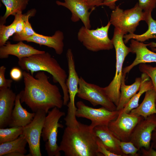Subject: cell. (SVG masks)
Masks as SVG:
<instances>
[{
  "instance_id": "ac0fdd59",
  "label": "cell",
  "mask_w": 156,
  "mask_h": 156,
  "mask_svg": "<svg viewBox=\"0 0 156 156\" xmlns=\"http://www.w3.org/2000/svg\"><path fill=\"white\" fill-rule=\"evenodd\" d=\"M93 131L108 151L118 156H127L122 151L120 146V140L107 126H96L94 128Z\"/></svg>"
},
{
  "instance_id": "7c38bea8",
  "label": "cell",
  "mask_w": 156,
  "mask_h": 156,
  "mask_svg": "<svg viewBox=\"0 0 156 156\" xmlns=\"http://www.w3.org/2000/svg\"><path fill=\"white\" fill-rule=\"evenodd\" d=\"M144 118L142 116L127 113L122 109L117 118L110 121L107 126L121 141L130 142L135 127Z\"/></svg>"
},
{
  "instance_id": "1f68e13d",
  "label": "cell",
  "mask_w": 156,
  "mask_h": 156,
  "mask_svg": "<svg viewBox=\"0 0 156 156\" xmlns=\"http://www.w3.org/2000/svg\"><path fill=\"white\" fill-rule=\"evenodd\" d=\"M138 5L143 11L148 14H151L156 7V0H138Z\"/></svg>"
},
{
  "instance_id": "e0dca14e",
  "label": "cell",
  "mask_w": 156,
  "mask_h": 156,
  "mask_svg": "<svg viewBox=\"0 0 156 156\" xmlns=\"http://www.w3.org/2000/svg\"><path fill=\"white\" fill-rule=\"evenodd\" d=\"M44 52L36 49L31 45L23 43V41H19L15 44H12L8 41L5 45L0 47V58H7L10 55H11L16 57L19 60Z\"/></svg>"
},
{
  "instance_id": "b9f144b4",
  "label": "cell",
  "mask_w": 156,
  "mask_h": 156,
  "mask_svg": "<svg viewBox=\"0 0 156 156\" xmlns=\"http://www.w3.org/2000/svg\"><path fill=\"white\" fill-rule=\"evenodd\" d=\"M148 46L150 47L152 50L156 51V42H151L148 44Z\"/></svg>"
},
{
  "instance_id": "ba28073f",
  "label": "cell",
  "mask_w": 156,
  "mask_h": 156,
  "mask_svg": "<svg viewBox=\"0 0 156 156\" xmlns=\"http://www.w3.org/2000/svg\"><path fill=\"white\" fill-rule=\"evenodd\" d=\"M66 57L68 68V77L66 85L68 90L69 100L67 105V114L64 119L66 126H72L76 125L79 122L76 118L77 108L75 104V99L78 92L79 77L75 69L74 55L71 49L67 50Z\"/></svg>"
},
{
  "instance_id": "74e56055",
  "label": "cell",
  "mask_w": 156,
  "mask_h": 156,
  "mask_svg": "<svg viewBox=\"0 0 156 156\" xmlns=\"http://www.w3.org/2000/svg\"><path fill=\"white\" fill-rule=\"evenodd\" d=\"M119 0H104L100 4V6H106L108 7L111 10H114L116 8V2Z\"/></svg>"
},
{
  "instance_id": "d4e9b609",
  "label": "cell",
  "mask_w": 156,
  "mask_h": 156,
  "mask_svg": "<svg viewBox=\"0 0 156 156\" xmlns=\"http://www.w3.org/2000/svg\"><path fill=\"white\" fill-rule=\"evenodd\" d=\"M1 1L6 8L4 14L0 19V25H3L10 16H14L17 13H22L28 5L29 0H1Z\"/></svg>"
},
{
  "instance_id": "e575fe53",
  "label": "cell",
  "mask_w": 156,
  "mask_h": 156,
  "mask_svg": "<svg viewBox=\"0 0 156 156\" xmlns=\"http://www.w3.org/2000/svg\"><path fill=\"white\" fill-rule=\"evenodd\" d=\"M96 143L97 152L105 156H118L108 151L105 147L100 139L97 137Z\"/></svg>"
},
{
  "instance_id": "4fadbf2b",
  "label": "cell",
  "mask_w": 156,
  "mask_h": 156,
  "mask_svg": "<svg viewBox=\"0 0 156 156\" xmlns=\"http://www.w3.org/2000/svg\"><path fill=\"white\" fill-rule=\"evenodd\" d=\"M156 128V114L143 118L135 127L130 142L140 150L142 148L149 149L151 146L152 133Z\"/></svg>"
},
{
  "instance_id": "7a4b0ae2",
  "label": "cell",
  "mask_w": 156,
  "mask_h": 156,
  "mask_svg": "<svg viewBox=\"0 0 156 156\" xmlns=\"http://www.w3.org/2000/svg\"><path fill=\"white\" fill-rule=\"evenodd\" d=\"M97 137L90 125L79 122L65 129L59 146L66 156H103L97 151Z\"/></svg>"
},
{
  "instance_id": "44dd1931",
  "label": "cell",
  "mask_w": 156,
  "mask_h": 156,
  "mask_svg": "<svg viewBox=\"0 0 156 156\" xmlns=\"http://www.w3.org/2000/svg\"><path fill=\"white\" fill-rule=\"evenodd\" d=\"M156 93L153 88L145 92L144 98L142 103L136 108L132 110L129 114L142 116L144 119L156 114Z\"/></svg>"
},
{
  "instance_id": "9a60e30c",
  "label": "cell",
  "mask_w": 156,
  "mask_h": 156,
  "mask_svg": "<svg viewBox=\"0 0 156 156\" xmlns=\"http://www.w3.org/2000/svg\"><path fill=\"white\" fill-rule=\"evenodd\" d=\"M148 44H144L131 39L130 44L131 52L135 53L136 57L129 65L123 68V74L126 75L135 66L142 63L156 62V53L148 49Z\"/></svg>"
},
{
  "instance_id": "f546056e",
  "label": "cell",
  "mask_w": 156,
  "mask_h": 156,
  "mask_svg": "<svg viewBox=\"0 0 156 156\" xmlns=\"http://www.w3.org/2000/svg\"><path fill=\"white\" fill-rule=\"evenodd\" d=\"M140 71L146 74L151 80L156 93V66L153 67L146 63L140 64L139 67Z\"/></svg>"
},
{
  "instance_id": "2e32d148",
  "label": "cell",
  "mask_w": 156,
  "mask_h": 156,
  "mask_svg": "<svg viewBox=\"0 0 156 156\" xmlns=\"http://www.w3.org/2000/svg\"><path fill=\"white\" fill-rule=\"evenodd\" d=\"M16 96L10 88H0V128L8 125Z\"/></svg>"
},
{
  "instance_id": "6da1fadb",
  "label": "cell",
  "mask_w": 156,
  "mask_h": 156,
  "mask_svg": "<svg viewBox=\"0 0 156 156\" xmlns=\"http://www.w3.org/2000/svg\"><path fill=\"white\" fill-rule=\"evenodd\" d=\"M23 74L24 88L19 93L21 103L34 112L40 110L47 114L51 108L62 107L63 100L59 89L50 82L44 71L38 72L34 77L26 71Z\"/></svg>"
},
{
  "instance_id": "836d02e7",
  "label": "cell",
  "mask_w": 156,
  "mask_h": 156,
  "mask_svg": "<svg viewBox=\"0 0 156 156\" xmlns=\"http://www.w3.org/2000/svg\"><path fill=\"white\" fill-rule=\"evenodd\" d=\"M6 68L4 66L0 67V88H10L13 82L12 79H7L5 74Z\"/></svg>"
},
{
  "instance_id": "4dcf8cb0",
  "label": "cell",
  "mask_w": 156,
  "mask_h": 156,
  "mask_svg": "<svg viewBox=\"0 0 156 156\" xmlns=\"http://www.w3.org/2000/svg\"><path fill=\"white\" fill-rule=\"evenodd\" d=\"M120 146L123 153L127 156L128 155L138 156L140 154L137 153L140 150L137 148L131 142L120 141Z\"/></svg>"
},
{
  "instance_id": "60d3db41",
  "label": "cell",
  "mask_w": 156,
  "mask_h": 156,
  "mask_svg": "<svg viewBox=\"0 0 156 156\" xmlns=\"http://www.w3.org/2000/svg\"><path fill=\"white\" fill-rule=\"evenodd\" d=\"M5 156H26L21 153L19 152H12L6 154Z\"/></svg>"
},
{
  "instance_id": "8992f818",
  "label": "cell",
  "mask_w": 156,
  "mask_h": 156,
  "mask_svg": "<svg viewBox=\"0 0 156 156\" xmlns=\"http://www.w3.org/2000/svg\"><path fill=\"white\" fill-rule=\"evenodd\" d=\"M111 25L109 21L106 25L94 29L82 26L77 33L78 40L87 49L92 52L112 49L114 46L108 36Z\"/></svg>"
},
{
  "instance_id": "d590c367",
  "label": "cell",
  "mask_w": 156,
  "mask_h": 156,
  "mask_svg": "<svg viewBox=\"0 0 156 156\" xmlns=\"http://www.w3.org/2000/svg\"><path fill=\"white\" fill-rule=\"evenodd\" d=\"M10 74L12 79L16 81H20L23 77V72L17 67L12 68L10 71Z\"/></svg>"
},
{
  "instance_id": "4316f807",
  "label": "cell",
  "mask_w": 156,
  "mask_h": 156,
  "mask_svg": "<svg viewBox=\"0 0 156 156\" xmlns=\"http://www.w3.org/2000/svg\"><path fill=\"white\" fill-rule=\"evenodd\" d=\"M36 12V9H32L28 11L26 14H23L25 21L23 30L20 34L14 35L12 38L13 41L16 42L24 41L26 39L37 33L34 30L29 21V18L34 16Z\"/></svg>"
},
{
  "instance_id": "cb8c5ba5",
  "label": "cell",
  "mask_w": 156,
  "mask_h": 156,
  "mask_svg": "<svg viewBox=\"0 0 156 156\" xmlns=\"http://www.w3.org/2000/svg\"><path fill=\"white\" fill-rule=\"evenodd\" d=\"M148 26L147 30L141 35H137L134 33L126 34L123 36L125 44L127 43L131 39L143 42L150 39H156V20L152 17L151 14L148 15L145 21Z\"/></svg>"
},
{
  "instance_id": "7402d4cb",
  "label": "cell",
  "mask_w": 156,
  "mask_h": 156,
  "mask_svg": "<svg viewBox=\"0 0 156 156\" xmlns=\"http://www.w3.org/2000/svg\"><path fill=\"white\" fill-rule=\"evenodd\" d=\"M126 75L123 74V78L120 87V96L116 110L123 109L131 99L139 90L141 83V77L136 78L132 84L127 85L125 83Z\"/></svg>"
},
{
  "instance_id": "8fae6325",
  "label": "cell",
  "mask_w": 156,
  "mask_h": 156,
  "mask_svg": "<svg viewBox=\"0 0 156 156\" xmlns=\"http://www.w3.org/2000/svg\"><path fill=\"white\" fill-rule=\"evenodd\" d=\"M46 114L43 110H38L32 121L23 127L22 134L27 141L32 156H42L40 139Z\"/></svg>"
},
{
  "instance_id": "5bb4252c",
  "label": "cell",
  "mask_w": 156,
  "mask_h": 156,
  "mask_svg": "<svg viewBox=\"0 0 156 156\" xmlns=\"http://www.w3.org/2000/svg\"><path fill=\"white\" fill-rule=\"evenodd\" d=\"M64 2L56 1L58 5L64 7L71 12V20L76 22L81 20L86 28L91 27L90 17L91 11L89 12L90 7L87 0H64Z\"/></svg>"
},
{
  "instance_id": "f35d334b",
  "label": "cell",
  "mask_w": 156,
  "mask_h": 156,
  "mask_svg": "<svg viewBox=\"0 0 156 156\" xmlns=\"http://www.w3.org/2000/svg\"><path fill=\"white\" fill-rule=\"evenodd\" d=\"M104 0H87L90 9L92 10L94 9L95 7L100 6V4Z\"/></svg>"
},
{
  "instance_id": "603a6c76",
  "label": "cell",
  "mask_w": 156,
  "mask_h": 156,
  "mask_svg": "<svg viewBox=\"0 0 156 156\" xmlns=\"http://www.w3.org/2000/svg\"><path fill=\"white\" fill-rule=\"evenodd\" d=\"M141 77V83L139 90L122 109L127 113H129L132 110L138 106L140 98L144 93L154 88L151 80L146 74L142 73Z\"/></svg>"
},
{
  "instance_id": "5b68a950",
  "label": "cell",
  "mask_w": 156,
  "mask_h": 156,
  "mask_svg": "<svg viewBox=\"0 0 156 156\" xmlns=\"http://www.w3.org/2000/svg\"><path fill=\"white\" fill-rule=\"evenodd\" d=\"M65 115L64 112L55 107L49 111L46 116L41 136L43 141L45 142V150L48 156L61 155L57 144V137L58 128H62L64 126L59 123V121Z\"/></svg>"
},
{
  "instance_id": "f1b7e54d",
  "label": "cell",
  "mask_w": 156,
  "mask_h": 156,
  "mask_svg": "<svg viewBox=\"0 0 156 156\" xmlns=\"http://www.w3.org/2000/svg\"><path fill=\"white\" fill-rule=\"evenodd\" d=\"M16 33L14 21L10 25H0V47L5 45L11 36Z\"/></svg>"
},
{
  "instance_id": "ab89813d",
  "label": "cell",
  "mask_w": 156,
  "mask_h": 156,
  "mask_svg": "<svg viewBox=\"0 0 156 156\" xmlns=\"http://www.w3.org/2000/svg\"><path fill=\"white\" fill-rule=\"evenodd\" d=\"M151 146L154 149L156 150V128L152 133Z\"/></svg>"
},
{
  "instance_id": "8d00e7d4",
  "label": "cell",
  "mask_w": 156,
  "mask_h": 156,
  "mask_svg": "<svg viewBox=\"0 0 156 156\" xmlns=\"http://www.w3.org/2000/svg\"><path fill=\"white\" fill-rule=\"evenodd\" d=\"M141 151L142 155L143 156H156V151L151 146L148 149H146L144 148H141Z\"/></svg>"
},
{
  "instance_id": "d6986e66",
  "label": "cell",
  "mask_w": 156,
  "mask_h": 156,
  "mask_svg": "<svg viewBox=\"0 0 156 156\" xmlns=\"http://www.w3.org/2000/svg\"><path fill=\"white\" fill-rule=\"evenodd\" d=\"M64 38L63 32L60 30H57L51 36H44L37 33L26 39L24 41L53 48L57 54L60 55L63 51Z\"/></svg>"
},
{
  "instance_id": "ffe728a7",
  "label": "cell",
  "mask_w": 156,
  "mask_h": 156,
  "mask_svg": "<svg viewBox=\"0 0 156 156\" xmlns=\"http://www.w3.org/2000/svg\"><path fill=\"white\" fill-rule=\"evenodd\" d=\"M35 115V112H29L23 107L18 94L16 95L14 106L8 126L10 127H24L32 121Z\"/></svg>"
},
{
  "instance_id": "3957f363",
  "label": "cell",
  "mask_w": 156,
  "mask_h": 156,
  "mask_svg": "<svg viewBox=\"0 0 156 156\" xmlns=\"http://www.w3.org/2000/svg\"><path fill=\"white\" fill-rule=\"evenodd\" d=\"M21 68L33 75L35 72L43 71L50 74L55 83L60 85L63 93V105H67L69 100L66 81L67 75L57 61L48 52L36 54L18 60Z\"/></svg>"
},
{
  "instance_id": "30bf717a",
  "label": "cell",
  "mask_w": 156,
  "mask_h": 156,
  "mask_svg": "<svg viewBox=\"0 0 156 156\" xmlns=\"http://www.w3.org/2000/svg\"><path fill=\"white\" fill-rule=\"evenodd\" d=\"M76 105V117L90 120L91 123L90 125L93 129L98 126H107L110 121L117 118L120 111H111L103 107L93 108L86 105L81 101H77Z\"/></svg>"
},
{
  "instance_id": "9c48e42d",
  "label": "cell",
  "mask_w": 156,
  "mask_h": 156,
  "mask_svg": "<svg viewBox=\"0 0 156 156\" xmlns=\"http://www.w3.org/2000/svg\"><path fill=\"white\" fill-rule=\"evenodd\" d=\"M77 95L88 101L94 106L100 105L111 111L116 110V106L106 95L103 87L88 83L81 77Z\"/></svg>"
},
{
  "instance_id": "277c9868",
  "label": "cell",
  "mask_w": 156,
  "mask_h": 156,
  "mask_svg": "<svg viewBox=\"0 0 156 156\" xmlns=\"http://www.w3.org/2000/svg\"><path fill=\"white\" fill-rule=\"evenodd\" d=\"M125 33L115 27L111 40L116 54V72L113 79L103 89L110 100L116 105H118L120 96V87L123 78V65L126 57L131 52L130 47H127L123 40Z\"/></svg>"
},
{
  "instance_id": "484cf974",
  "label": "cell",
  "mask_w": 156,
  "mask_h": 156,
  "mask_svg": "<svg viewBox=\"0 0 156 156\" xmlns=\"http://www.w3.org/2000/svg\"><path fill=\"white\" fill-rule=\"evenodd\" d=\"M27 141L25 136L23 134L13 141L0 144V156L12 152H19L24 155L26 153L27 151L25 147Z\"/></svg>"
},
{
  "instance_id": "52a82bcc",
  "label": "cell",
  "mask_w": 156,
  "mask_h": 156,
  "mask_svg": "<svg viewBox=\"0 0 156 156\" xmlns=\"http://www.w3.org/2000/svg\"><path fill=\"white\" fill-rule=\"evenodd\" d=\"M149 14L143 11L138 3L132 8L125 10L121 9L119 6H116L111 14L109 21L115 27L121 30L125 35L128 33H134L140 22L145 21Z\"/></svg>"
},
{
  "instance_id": "83f0119b",
  "label": "cell",
  "mask_w": 156,
  "mask_h": 156,
  "mask_svg": "<svg viewBox=\"0 0 156 156\" xmlns=\"http://www.w3.org/2000/svg\"><path fill=\"white\" fill-rule=\"evenodd\" d=\"M23 127H12L0 128V144L11 141L23 134Z\"/></svg>"
},
{
  "instance_id": "d6a6232c",
  "label": "cell",
  "mask_w": 156,
  "mask_h": 156,
  "mask_svg": "<svg viewBox=\"0 0 156 156\" xmlns=\"http://www.w3.org/2000/svg\"><path fill=\"white\" fill-rule=\"evenodd\" d=\"M13 21L15 23L16 33V35L20 34L23 31L25 25V21L22 12L16 13L14 16Z\"/></svg>"
}]
</instances>
